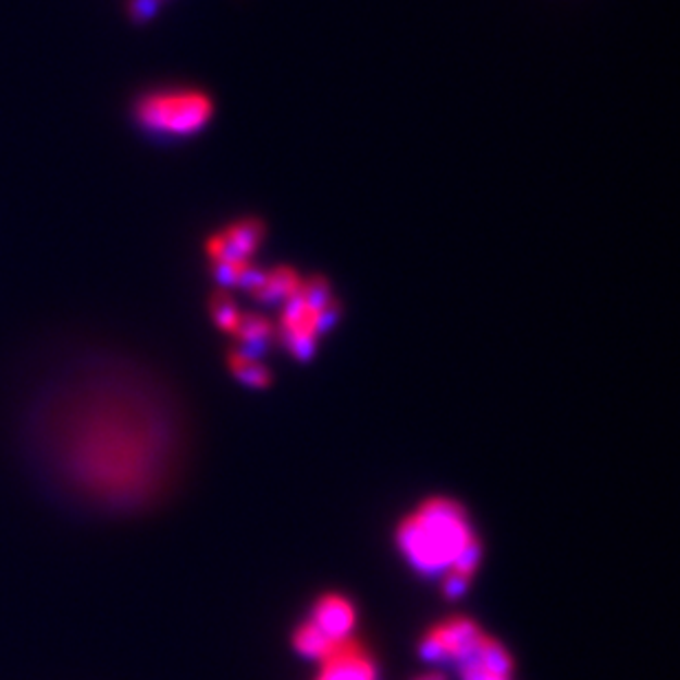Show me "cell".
I'll return each instance as SVG.
<instances>
[{
	"mask_svg": "<svg viewBox=\"0 0 680 680\" xmlns=\"http://www.w3.org/2000/svg\"><path fill=\"white\" fill-rule=\"evenodd\" d=\"M214 113L210 95L199 88L150 90L135 107L141 128L159 137H191L208 126Z\"/></svg>",
	"mask_w": 680,
	"mask_h": 680,
	"instance_id": "obj_3",
	"label": "cell"
},
{
	"mask_svg": "<svg viewBox=\"0 0 680 680\" xmlns=\"http://www.w3.org/2000/svg\"><path fill=\"white\" fill-rule=\"evenodd\" d=\"M484 628L465 615L436 621L419 641V654L434 665H456L480 639Z\"/></svg>",
	"mask_w": 680,
	"mask_h": 680,
	"instance_id": "obj_5",
	"label": "cell"
},
{
	"mask_svg": "<svg viewBox=\"0 0 680 680\" xmlns=\"http://www.w3.org/2000/svg\"><path fill=\"white\" fill-rule=\"evenodd\" d=\"M454 667L460 680H516L514 656L487 630Z\"/></svg>",
	"mask_w": 680,
	"mask_h": 680,
	"instance_id": "obj_7",
	"label": "cell"
},
{
	"mask_svg": "<svg viewBox=\"0 0 680 680\" xmlns=\"http://www.w3.org/2000/svg\"><path fill=\"white\" fill-rule=\"evenodd\" d=\"M260 230L254 223H240L217 234L208 243V256L219 269L223 282H243L251 271V254L256 251Z\"/></svg>",
	"mask_w": 680,
	"mask_h": 680,
	"instance_id": "obj_6",
	"label": "cell"
},
{
	"mask_svg": "<svg viewBox=\"0 0 680 680\" xmlns=\"http://www.w3.org/2000/svg\"><path fill=\"white\" fill-rule=\"evenodd\" d=\"M12 465L29 496L60 520L128 527L183 487L191 432L172 387L111 353L69 359L21 401Z\"/></svg>",
	"mask_w": 680,
	"mask_h": 680,
	"instance_id": "obj_1",
	"label": "cell"
},
{
	"mask_svg": "<svg viewBox=\"0 0 680 680\" xmlns=\"http://www.w3.org/2000/svg\"><path fill=\"white\" fill-rule=\"evenodd\" d=\"M307 621H311L329 641L339 645L357 636L359 608L348 595L326 593L313 602Z\"/></svg>",
	"mask_w": 680,
	"mask_h": 680,
	"instance_id": "obj_9",
	"label": "cell"
},
{
	"mask_svg": "<svg viewBox=\"0 0 680 680\" xmlns=\"http://www.w3.org/2000/svg\"><path fill=\"white\" fill-rule=\"evenodd\" d=\"M395 544L404 561L425 579H438L447 599L462 597L482 564V542L465 505L432 496L401 518Z\"/></svg>",
	"mask_w": 680,
	"mask_h": 680,
	"instance_id": "obj_2",
	"label": "cell"
},
{
	"mask_svg": "<svg viewBox=\"0 0 680 680\" xmlns=\"http://www.w3.org/2000/svg\"><path fill=\"white\" fill-rule=\"evenodd\" d=\"M417 680H447V676L441 669H434V671H428V673L419 676Z\"/></svg>",
	"mask_w": 680,
	"mask_h": 680,
	"instance_id": "obj_11",
	"label": "cell"
},
{
	"mask_svg": "<svg viewBox=\"0 0 680 680\" xmlns=\"http://www.w3.org/2000/svg\"><path fill=\"white\" fill-rule=\"evenodd\" d=\"M329 322V298L324 294H316V290H298L290 296V305L282 318V337L288 346V350L307 357L318 339V335L324 331Z\"/></svg>",
	"mask_w": 680,
	"mask_h": 680,
	"instance_id": "obj_4",
	"label": "cell"
},
{
	"mask_svg": "<svg viewBox=\"0 0 680 680\" xmlns=\"http://www.w3.org/2000/svg\"><path fill=\"white\" fill-rule=\"evenodd\" d=\"M313 680H381V667L372 650L355 636L318 663Z\"/></svg>",
	"mask_w": 680,
	"mask_h": 680,
	"instance_id": "obj_8",
	"label": "cell"
},
{
	"mask_svg": "<svg viewBox=\"0 0 680 680\" xmlns=\"http://www.w3.org/2000/svg\"><path fill=\"white\" fill-rule=\"evenodd\" d=\"M230 366L236 372V376L249 385H267L271 381V374L264 366H260L254 357L245 355V353H236L230 357Z\"/></svg>",
	"mask_w": 680,
	"mask_h": 680,
	"instance_id": "obj_10",
	"label": "cell"
}]
</instances>
